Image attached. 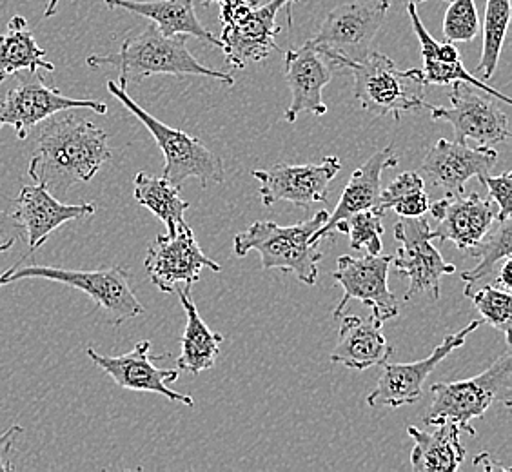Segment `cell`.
Segmentation results:
<instances>
[{"mask_svg":"<svg viewBox=\"0 0 512 472\" xmlns=\"http://www.w3.org/2000/svg\"><path fill=\"white\" fill-rule=\"evenodd\" d=\"M355 79V99L375 117L402 120V113L425 106L422 69H400L380 51H367L355 62H344Z\"/></svg>","mask_w":512,"mask_h":472,"instance_id":"obj_4","label":"cell"},{"mask_svg":"<svg viewBox=\"0 0 512 472\" xmlns=\"http://www.w3.org/2000/svg\"><path fill=\"white\" fill-rule=\"evenodd\" d=\"M398 164H400V157L394 153L393 146H387L364 162L349 178L333 215L327 217L324 226L316 229L311 240L322 242L324 238H331L335 236V227L338 222H342L358 211L375 209L382 191V173L385 169L396 168Z\"/></svg>","mask_w":512,"mask_h":472,"instance_id":"obj_22","label":"cell"},{"mask_svg":"<svg viewBox=\"0 0 512 472\" xmlns=\"http://www.w3.org/2000/svg\"><path fill=\"white\" fill-rule=\"evenodd\" d=\"M133 197L168 227L166 235H175L178 226L186 224L184 215L191 204L180 197V187L173 186L168 178L140 171L133 180Z\"/></svg>","mask_w":512,"mask_h":472,"instance_id":"obj_28","label":"cell"},{"mask_svg":"<svg viewBox=\"0 0 512 472\" xmlns=\"http://www.w3.org/2000/svg\"><path fill=\"white\" fill-rule=\"evenodd\" d=\"M26 278H42L57 284L79 289L95 302L108 316L109 324L119 327L144 315V305L138 302L137 295L131 287V273L126 267H106L95 271H77L62 267L20 266L11 273L10 284L26 280Z\"/></svg>","mask_w":512,"mask_h":472,"instance_id":"obj_8","label":"cell"},{"mask_svg":"<svg viewBox=\"0 0 512 472\" xmlns=\"http://www.w3.org/2000/svg\"><path fill=\"white\" fill-rule=\"evenodd\" d=\"M483 320H474L462 331L447 335L444 342L434 349L433 353L425 356L420 362L413 364H385L384 373L378 380L375 391L367 396L369 407H402L414 404L424 394L425 380L431 376L434 369L444 362L449 354L462 347L467 336L482 327Z\"/></svg>","mask_w":512,"mask_h":472,"instance_id":"obj_16","label":"cell"},{"mask_svg":"<svg viewBox=\"0 0 512 472\" xmlns=\"http://www.w3.org/2000/svg\"><path fill=\"white\" fill-rule=\"evenodd\" d=\"M480 31V17L474 0H451L444 17L447 42H471Z\"/></svg>","mask_w":512,"mask_h":472,"instance_id":"obj_34","label":"cell"},{"mask_svg":"<svg viewBox=\"0 0 512 472\" xmlns=\"http://www.w3.org/2000/svg\"><path fill=\"white\" fill-rule=\"evenodd\" d=\"M471 256H480V264L462 273L465 282V291H469L474 284H478L483 278L491 275L496 264L503 262L512 255V220L502 218L498 220V226L491 227L489 233L483 236L482 242L469 253Z\"/></svg>","mask_w":512,"mask_h":472,"instance_id":"obj_31","label":"cell"},{"mask_svg":"<svg viewBox=\"0 0 512 472\" xmlns=\"http://www.w3.org/2000/svg\"><path fill=\"white\" fill-rule=\"evenodd\" d=\"M186 35L164 37L151 24L140 35L128 37L119 51L108 55H91L88 66L91 69L117 68L120 88L128 89L129 84H140L153 75H175V77H207L220 80L226 86H233V75L207 68L198 62L189 51Z\"/></svg>","mask_w":512,"mask_h":472,"instance_id":"obj_2","label":"cell"},{"mask_svg":"<svg viewBox=\"0 0 512 472\" xmlns=\"http://www.w3.org/2000/svg\"><path fill=\"white\" fill-rule=\"evenodd\" d=\"M20 266V262H17L15 266H11L10 269H6L2 275H0V287L8 286L10 284V276L17 267Z\"/></svg>","mask_w":512,"mask_h":472,"instance_id":"obj_42","label":"cell"},{"mask_svg":"<svg viewBox=\"0 0 512 472\" xmlns=\"http://www.w3.org/2000/svg\"><path fill=\"white\" fill-rule=\"evenodd\" d=\"M467 298L473 300L474 307L482 315L483 322L502 331L505 342H509L512 325L511 291H505L494 284H487L480 291H471Z\"/></svg>","mask_w":512,"mask_h":472,"instance_id":"obj_33","label":"cell"},{"mask_svg":"<svg viewBox=\"0 0 512 472\" xmlns=\"http://www.w3.org/2000/svg\"><path fill=\"white\" fill-rule=\"evenodd\" d=\"M144 267L149 280L168 295L175 293L180 284L193 287L206 267L213 273L222 271V266L211 260L198 246L197 236L188 222L178 226L173 236H157V240L149 246Z\"/></svg>","mask_w":512,"mask_h":472,"instance_id":"obj_14","label":"cell"},{"mask_svg":"<svg viewBox=\"0 0 512 472\" xmlns=\"http://www.w3.org/2000/svg\"><path fill=\"white\" fill-rule=\"evenodd\" d=\"M71 109H91L99 115L108 113V106L99 100L69 99L57 88L44 84V79L35 75L33 79L20 77L19 84L11 88L0 102V129L10 126L17 138L30 137L31 129Z\"/></svg>","mask_w":512,"mask_h":472,"instance_id":"obj_13","label":"cell"},{"mask_svg":"<svg viewBox=\"0 0 512 472\" xmlns=\"http://www.w3.org/2000/svg\"><path fill=\"white\" fill-rule=\"evenodd\" d=\"M336 233L349 236V244L355 251H365L367 255H382L384 242L382 236L385 233L384 213L376 209L358 211L338 222Z\"/></svg>","mask_w":512,"mask_h":472,"instance_id":"obj_32","label":"cell"},{"mask_svg":"<svg viewBox=\"0 0 512 472\" xmlns=\"http://www.w3.org/2000/svg\"><path fill=\"white\" fill-rule=\"evenodd\" d=\"M391 266L393 255L338 256L333 278L344 289V296L336 305L335 318L344 315L353 300L369 305L371 316L380 324L400 315V304L387 284Z\"/></svg>","mask_w":512,"mask_h":472,"instance_id":"obj_11","label":"cell"},{"mask_svg":"<svg viewBox=\"0 0 512 472\" xmlns=\"http://www.w3.org/2000/svg\"><path fill=\"white\" fill-rule=\"evenodd\" d=\"M298 0H271L266 6H256L247 19L224 26L220 40V50L233 68H246L249 62H262L273 51H278L276 35L282 26L276 22V15L282 8L295 4Z\"/></svg>","mask_w":512,"mask_h":472,"instance_id":"obj_19","label":"cell"},{"mask_svg":"<svg viewBox=\"0 0 512 472\" xmlns=\"http://www.w3.org/2000/svg\"><path fill=\"white\" fill-rule=\"evenodd\" d=\"M109 10H126L151 20L164 37L186 35L220 48V40L204 28L193 0H104Z\"/></svg>","mask_w":512,"mask_h":472,"instance_id":"obj_24","label":"cell"},{"mask_svg":"<svg viewBox=\"0 0 512 472\" xmlns=\"http://www.w3.org/2000/svg\"><path fill=\"white\" fill-rule=\"evenodd\" d=\"M394 238L400 244L393 256L394 269L409 278L404 300L409 302L418 295L438 300L442 295V278L453 275L456 266L445 262L433 246L429 222L424 217L404 218L396 222Z\"/></svg>","mask_w":512,"mask_h":472,"instance_id":"obj_10","label":"cell"},{"mask_svg":"<svg viewBox=\"0 0 512 472\" xmlns=\"http://www.w3.org/2000/svg\"><path fill=\"white\" fill-rule=\"evenodd\" d=\"M215 2H220V0H202L204 6H211V4H215Z\"/></svg>","mask_w":512,"mask_h":472,"instance_id":"obj_43","label":"cell"},{"mask_svg":"<svg viewBox=\"0 0 512 472\" xmlns=\"http://www.w3.org/2000/svg\"><path fill=\"white\" fill-rule=\"evenodd\" d=\"M511 22V0H487L483 19L482 57L476 73L482 80L493 79L502 55L503 42Z\"/></svg>","mask_w":512,"mask_h":472,"instance_id":"obj_30","label":"cell"},{"mask_svg":"<svg viewBox=\"0 0 512 472\" xmlns=\"http://www.w3.org/2000/svg\"><path fill=\"white\" fill-rule=\"evenodd\" d=\"M220 20L224 26H233L247 19L258 6V0H220Z\"/></svg>","mask_w":512,"mask_h":472,"instance_id":"obj_36","label":"cell"},{"mask_svg":"<svg viewBox=\"0 0 512 472\" xmlns=\"http://www.w3.org/2000/svg\"><path fill=\"white\" fill-rule=\"evenodd\" d=\"M39 69L53 73L55 66L46 59V50L37 44L26 19L15 15L6 33L0 35V84L20 71L37 73Z\"/></svg>","mask_w":512,"mask_h":472,"instance_id":"obj_27","label":"cell"},{"mask_svg":"<svg viewBox=\"0 0 512 472\" xmlns=\"http://www.w3.org/2000/svg\"><path fill=\"white\" fill-rule=\"evenodd\" d=\"M22 434V427L20 425H13L8 431L0 434V472L13 471V463H11L10 456L13 451V445L17 442Z\"/></svg>","mask_w":512,"mask_h":472,"instance_id":"obj_38","label":"cell"},{"mask_svg":"<svg viewBox=\"0 0 512 472\" xmlns=\"http://www.w3.org/2000/svg\"><path fill=\"white\" fill-rule=\"evenodd\" d=\"M95 204H64L46 187L24 186L13 200V217L19 220L30 244L31 253L48 242L51 233L71 220L95 215Z\"/></svg>","mask_w":512,"mask_h":472,"instance_id":"obj_20","label":"cell"},{"mask_svg":"<svg viewBox=\"0 0 512 472\" xmlns=\"http://www.w3.org/2000/svg\"><path fill=\"white\" fill-rule=\"evenodd\" d=\"M375 209L384 215L393 209L402 218L425 217L429 211V197L424 180L413 171L402 173L380 191Z\"/></svg>","mask_w":512,"mask_h":472,"instance_id":"obj_29","label":"cell"},{"mask_svg":"<svg viewBox=\"0 0 512 472\" xmlns=\"http://www.w3.org/2000/svg\"><path fill=\"white\" fill-rule=\"evenodd\" d=\"M382 325L373 316L367 320L355 315L344 316L331 362L353 371H367L387 364L393 356L394 347L382 333Z\"/></svg>","mask_w":512,"mask_h":472,"instance_id":"obj_23","label":"cell"},{"mask_svg":"<svg viewBox=\"0 0 512 472\" xmlns=\"http://www.w3.org/2000/svg\"><path fill=\"white\" fill-rule=\"evenodd\" d=\"M22 238H26V231L19 220L0 209V255L8 253Z\"/></svg>","mask_w":512,"mask_h":472,"instance_id":"obj_37","label":"cell"},{"mask_svg":"<svg viewBox=\"0 0 512 472\" xmlns=\"http://www.w3.org/2000/svg\"><path fill=\"white\" fill-rule=\"evenodd\" d=\"M59 2L60 0H50V2H48L46 10H44V19H51L53 15H57V11H59Z\"/></svg>","mask_w":512,"mask_h":472,"instance_id":"obj_41","label":"cell"},{"mask_svg":"<svg viewBox=\"0 0 512 472\" xmlns=\"http://www.w3.org/2000/svg\"><path fill=\"white\" fill-rule=\"evenodd\" d=\"M420 2H424V0H420ZM444 2H451V0H444Z\"/></svg>","mask_w":512,"mask_h":472,"instance_id":"obj_44","label":"cell"},{"mask_svg":"<svg viewBox=\"0 0 512 472\" xmlns=\"http://www.w3.org/2000/svg\"><path fill=\"white\" fill-rule=\"evenodd\" d=\"M478 462H485V471H505L509 472L511 469L509 467H503V465H500L498 462H491V456L489 454H480V456H476V460H474V463Z\"/></svg>","mask_w":512,"mask_h":472,"instance_id":"obj_40","label":"cell"},{"mask_svg":"<svg viewBox=\"0 0 512 472\" xmlns=\"http://www.w3.org/2000/svg\"><path fill=\"white\" fill-rule=\"evenodd\" d=\"M511 374L512 354L505 351L489 369L474 378L434 384L431 387L433 404L429 414L424 416L425 425L453 422L462 433L476 436L471 422L482 418L496 400L502 398L505 407H511Z\"/></svg>","mask_w":512,"mask_h":472,"instance_id":"obj_5","label":"cell"},{"mask_svg":"<svg viewBox=\"0 0 512 472\" xmlns=\"http://www.w3.org/2000/svg\"><path fill=\"white\" fill-rule=\"evenodd\" d=\"M180 302L186 309L188 324L182 336V351L177 358L178 371L184 373L200 374L211 369L217 362L220 344L224 342V336L213 333L206 322L198 315L197 305L191 298V286L184 289L177 287Z\"/></svg>","mask_w":512,"mask_h":472,"instance_id":"obj_26","label":"cell"},{"mask_svg":"<svg viewBox=\"0 0 512 472\" xmlns=\"http://www.w3.org/2000/svg\"><path fill=\"white\" fill-rule=\"evenodd\" d=\"M482 184L489 189V200L494 206L498 207V220L511 217V200H512V177L511 171H505L498 177L483 178Z\"/></svg>","mask_w":512,"mask_h":472,"instance_id":"obj_35","label":"cell"},{"mask_svg":"<svg viewBox=\"0 0 512 472\" xmlns=\"http://www.w3.org/2000/svg\"><path fill=\"white\" fill-rule=\"evenodd\" d=\"M389 6L391 0H342L307 42L329 60V66L340 69L344 62L360 60L371 50Z\"/></svg>","mask_w":512,"mask_h":472,"instance_id":"obj_7","label":"cell"},{"mask_svg":"<svg viewBox=\"0 0 512 472\" xmlns=\"http://www.w3.org/2000/svg\"><path fill=\"white\" fill-rule=\"evenodd\" d=\"M327 217V211H318L306 222L295 226L255 222L246 231L235 236V255L244 258L251 251H256L260 256L262 269H280L284 273H293L302 284L315 286L318 266L324 255L320 251V242H313L311 236L318 227L324 226Z\"/></svg>","mask_w":512,"mask_h":472,"instance_id":"obj_3","label":"cell"},{"mask_svg":"<svg viewBox=\"0 0 512 472\" xmlns=\"http://www.w3.org/2000/svg\"><path fill=\"white\" fill-rule=\"evenodd\" d=\"M86 354L93 364L100 367L115 384L137 393H157L168 398L169 402L193 407L195 400L188 394L173 391L169 385L178 380V369H158L153 365L157 360H164L168 354H151V342H138L129 353L120 356H104L93 347L86 349Z\"/></svg>","mask_w":512,"mask_h":472,"instance_id":"obj_15","label":"cell"},{"mask_svg":"<svg viewBox=\"0 0 512 472\" xmlns=\"http://www.w3.org/2000/svg\"><path fill=\"white\" fill-rule=\"evenodd\" d=\"M340 169V158L325 157L320 164H275L271 168L255 169L251 171V177L260 182L258 195L264 206L289 202L307 209L316 202L329 204V186Z\"/></svg>","mask_w":512,"mask_h":472,"instance_id":"obj_12","label":"cell"},{"mask_svg":"<svg viewBox=\"0 0 512 472\" xmlns=\"http://www.w3.org/2000/svg\"><path fill=\"white\" fill-rule=\"evenodd\" d=\"M496 162L498 153L494 148H469L462 142L440 138L427 151L420 177L431 189H442L444 195H458L465 191V184L471 178L476 177L482 182L483 178L491 175Z\"/></svg>","mask_w":512,"mask_h":472,"instance_id":"obj_17","label":"cell"},{"mask_svg":"<svg viewBox=\"0 0 512 472\" xmlns=\"http://www.w3.org/2000/svg\"><path fill=\"white\" fill-rule=\"evenodd\" d=\"M108 91L153 135L158 148L166 158L162 177L168 178L173 186L182 187L188 178H197L202 187L224 182L222 158L206 148L198 138L191 137L180 129L169 128L168 124L149 115L146 109L140 108L137 102L129 97L128 89L120 88L115 80H108Z\"/></svg>","mask_w":512,"mask_h":472,"instance_id":"obj_6","label":"cell"},{"mask_svg":"<svg viewBox=\"0 0 512 472\" xmlns=\"http://www.w3.org/2000/svg\"><path fill=\"white\" fill-rule=\"evenodd\" d=\"M286 80L291 89V104L282 120L295 124L302 113L322 117L327 113L324 89L331 79V66L325 64L322 55L306 42L302 48L286 51Z\"/></svg>","mask_w":512,"mask_h":472,"instance_id":"obj_21","label":"cell"},{"mask_svg":"<svg viewBox=\"0 0 512 472\" xmlns=\"http://www.w3.org/2000/svg\"><path fill=\"white\" fill-rule=\"evenodd\" d=\"M512 262L511 258H505L503 260L502 269H500V275H498V280H496V284L494 286L502 287L505 291H511L512 287Z\"/></svg>","mask_w":512,"mask_h":472,"instance_id":"obj_39","label":"cell"},{"mask_svg":"<svg viewBox=\"0 0 512 472\" xmlns=\"http://www.w3.org/2000/svg\"><path fill=\"white\" fill-rule=\"evenodd\" d=\"M111 157L104 129L73 113L55 115L40 131L28 175L51 195L62 198L71 187L95 177Z\"/></svg>","mask_w":512,"mask_h":472,"instance_id":"obj_1","label":"cell"},{"mask_svg":"<svg viewBox=\"0 0 512 472\" xmlns=\"http://www.w3.org/2000/svg\"><path fill=\"white\" fill-rule=\"evenodd\" d=\"M429 213L436 220L431 227L433 240H451L460 251L471 253L498 220V207L478 193L444 195L429 204Z\"/></svg>","mask_w":512,"mask_h":472,"instance_id":"obj_18","label":"cell"},{"mask_svg":"<svg viewBox=\"0 0 512 472\" xmlns=\"http://www.w3.org/2000/svg\"><path fill=\"white\" fill-rule=\"evenodd\" d=\"M449 100L451 108L431 104H425V108L431 109L433 122H447L453 126L456 142L467 144V140H474L478 146L489 148L509 142V118L494 104L493 95L467 82H454Z\"/></svg>","mask_w":512,"mask_h":472,"instance_id":"obj_9","label":"cell"},{"mask_svg":"<svg viewBox=\"0 0 512 472\" xmlns=\"http://www.w3.org/2000/svg\"><path fill=\"white\" fill-rule=\"evenodd\" d=\"M433 429L407 427L414 440L411 467L414 472H454L465 462L467 451L460 442V427L453 422L431 425Z\"/></svg>","mask_w":512,"mask_h":472,"instance_id":"obj_25","label":"cell"}]
</instances>
